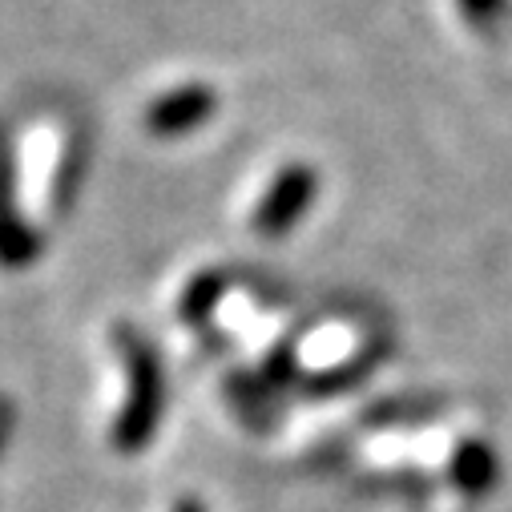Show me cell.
<instances>
[{"label":"cell","mask_w":512,"mask_h":512,"mask_svg":"<svg viewBox=\"0 0 512 512\" xmlns=\"http://www.w3.org/2000/svg\"><path fill=\"white\" fill-rule=\"evenodd\" d=\"M117 347L125 355V404L113 420V448L117 452H142L162 424L166 412V379H162V359L158 351L134 331L121 327Z\"/></svg>","instance_id":"6da1fadb"},{"label":"cell","mask_w":512,"mask_h":512,"mask_svg":"<svg viewBox=\"0 0 512 512\" xmlns=\"http://www.w3.org/2000/svg\"><path fill=\"white\" fill-rule=\"evenodd\" d=\"M315 198H319V174L303 162H291L275 174V182L259 198V210H254L250 222L263 238H283L299 226V218L311 210Z\"/></svg>","instance_id":"7a4b0ae2"},{"label":"cell","mask_w":512,"mask_h":512,"mask_svg":"<svg viewBox=\"0 0 512 512\" xmlns=\"http://www.w3.org/2000/svg\"><path fill=\"white\" fill-rule=\"evenodd\" d=\"M214 93L206 85H178L146 109V130L154 138H182L214 117Z\"/></svg>","instance_id":"3957f363"},{"label":"cell","mask_w":512,"mask_h":512,"mask_svg":"<svg viewBox=\"0 0 512 512\" xmlns=\"http://www.w3.org/2000/svg\"><path fill=\"white\" fill-rule=\"evenodd\" d=\"M37 254V238L33 230L21 222L17 206H13V178H9V154L0 150V263L5 267H21Z\"/></svg>","instance_id":"277c9868"},{"label":"cell","mask_w":512,"mask_h":512,"mask_svg":"<svg viewBox=\"0 0 512 512\" xmlns=\"http://www.w3.org/2000/svg\"><path fill=\"white\" fill-rule=\"evenodd\" d=\"M452 480L468 492V496H484L496 480H500V460L492 452V444L484 440H464L452 456Z\"/></svg>","instance_id":"5b68a950"},{"label":"cell","mask_w":512,"mask_h":512,"mask_svg":"<svg viewBox=\"0 0 512 512\" xmlns=\"http://www.w3.org/2000/svg\"><path fill=\"white\" fill-rule=\"evenodd\" d=\"M230 291V279L226 275H218V271H202L190 287H186V295H182V319L186 323H206L214 311H218V303H222V295Z\"/></svg>","instance_id":"8992f818"},{"label":"cell","mask_w":512,"mask_h":512,"mask_svg":"<svg viewBox=\"0 0 512 512\" xmlns=\"http://www.w3.org/2000/svg\"><path fill=\"white\" fill-rule=\"evenodd\" d=\"M379 355H383V347L375 343V347L359 351L351 363H339L331 375H319V379L311 383V388H315V392H323V396H331V392H343V388H355V383H359V379L371 371V363H375Z\"/></svg>","instance_id":"52a82bcc"},{"label":"cell","mask_w":512,"mask_h":512,"mask_svg":"<svg viewBox=\"0 0 512 512\" xmlns=\"http://www.w3.org/2000/svg\"><path fill=\"white\" fill-rule=\"evenodd\" d=\"M291 375H295V347H279L271 359H267V367L259 371V379L267 383V388H287L291 383Z\"/></svg>","instance_id":"ba28073f"},{"label":"cell","mask_w":512,"mask_h":512,"mask_svg":"<svg viewBox=\"0 0 512 512\" xmlns=\"http://www.w3.org/2000/svg\"><path fill=\"white\" fill-rule=\"evenodd\" d=\"M464 9L472 21H484V17H492V0H464Z\"/></svg>","instance_id":"9c48e42d"},{"label":"cell","mask_w":512,"mask_h":512,"mask_svg":"<svg viewBox=\"0 0 512 512\" xmlns=\"http://www.w3.org/2000/svg\"><path fill=\"white\" fill-rule=\"evenodd\" d=\"M174 512H206V508H202L194 496H186V500H178V508H174Z\"/></svg>","instance_id":"30bf717a"}]
</instances>
